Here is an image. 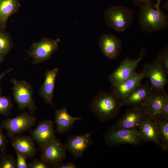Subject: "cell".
<instances>
[{"label": "cell", "mask_w": 168, "mask_h": 168, "mask_svg": "<svg viewBox=\"0 0 168 168\" xmlns=\"http://www.w3.org/2000/svg\"><path fill=\"white\" fill-rule=\"evenodd\" d=\"M17 158L16 160L17 168H27L28 165L26 163V157L16 151Z\"/></svg>", "instance_id": "f1b7e54d"}, {"label": "cell", "mask_w": 168, "mask_h": 168, "mask_svg": "<svg viewBox=\"0 0 168 168\" xmlns=\"http://www.w3.org/2000/svg\"><path fill=\"white\" fill-rule=\"evenodd\" d=\"M141 72L144 78L149 79L154 90L166 92L165 87L168 82V74L157 57L152 62L146 63Z\"/></svg>", "instance_id": "52a82bcc"}, {"label": "cell", "mask_w": 168, "mask_h": 168, "mask_svg": "<svg viewBox=\"0 0 168 168\" xmlns=\"http://www.w3.org/2000/svg\"><path fill=\"white\" fill-rule=\"evenodd\" d=\"M138 130L142 141L153 142L162 148L157 124L146 112L141 119Z\"/></svg>", "instance_id": "7c38bea8"}, {"label": "cell", "mask_w": 168, "mask_h": 168, "mask_svg": "<svg viewBox=\"0 0 168 168\" xmlns=\"http://www.w3.org/2000/svg\"><path fill=\"white\" fill-rule=\"evenodd\" d=\"M156 122L159 137L164 151H168V119L155 115L152 118Z\"/></svg>", "instance_id": "603a6c76"}, {"label": "cell", "mask_w": 168, "mask_h": 168, "mask_svg": "<svg viewBox=\"0 0 168 168\" xmlns=\"http://www.w3.org/2000/svg\"><path fill=\"white\" fill-rule=\"evenodd\" d=\"M16 168V160L12 156L5 153L0 155V168Z\"/></svg>", "instance_id": "484cf974"}, {"label": "cell", "mask_w": 168, "mask_h": 168, "mask_svg": "<svg viewBox=\"0 0 168 168\" xmlns=\"http://www.w3.org/2000/svg\"><path fill=\"white\" fill-rule=\"evenodd\" d=\"M41 149V160L50 166L54 167L65 159L67 149L65 145L56 138Z\"/></svg>", "instance_id": "30bf717a"}, {"label": "cell", "mask_w": 168, "mask_h": 168, "mask_svg": "<svg viewBox=\"0 0 168 168\" xmlns=\"http://www.w3.org/2000/svg\"><path fill=\"white\" fill-rule=\"evenodd\" d=\"M60 41L59 39L44 37L33 43L27 52L28 56L32 59V63L37 64L48 60L57 49Z\"/></svg>", "instance_id": "8992f818"}, {"label": "cell", "mask_w": 168, "mask_h": 168, "mask_svg": "<svg viewBox=\"0 0 168 168\" xmlns=\"http://www.w3.org/2000/svg\"><path fill=\"white\" fill-rule=\"evenodd\" d=\"M13 106V103L10 97L0 95V114L5 117L10 115L11 110Z\"/></svg>", "instance_id": "d4e9b609"}, {"label": "cell", "mask_w": 168, "mask_h": 168, "mask_svg": "<svg viewBox=\"0 0 168 168\" xmlns=\"http://www.w3.org/2000/svg\"><path fill=\"white\" fill-rule=\"evenodd\" d=\"M104 17L108 26L117 32H122L131 25L134 16L131 9L117 5L110 7L106 9Z\"/></svg>", "instance_id": "3957f363"}, {"label": "cell", "mask_w": 168, "mask_h": 168, "mask_svg": "<svg viewBox=\"0 0 168 168\" xmlns=\"http://www.w3.org/2000/svg\"><path fill=\"white\" fill-rule=\"evenodd\" d=\"M54 167L57 168H78L73 163L68 162L67 163H60L56 165Z\"/></svg>", "instance_id": "1f68e13d"}, {"label": "cell", "mask_w": 168, "mask_h": 168, "mask_svg": "<svg viewBox=\"0 0 168 168\" xmlns=\"http://www.w3.org/2000/svg\"><path fill=\"white\" fill-rule=\"evenodd\" d=\"M146 112L144 107L128 108L124 114L109 128L138 130L141 119Z\"/></svg>", "instance_id": "8fae6325"}, {"label": "cell", "mask_w": 168, "mask_h": 168, "mask_svg": "<svg viewBox=\"0 0 168 168\" xmlns=\"http://www.w3.org/2000/svg\"><path fill=\"white\" fill-rule=\"evenodd\" d=\"M141 72H136L126 80L116 84H111L112 92L122 102L141 83L144 78Z\"/></svg>", "instance_id": "5bb4252c"}, {"label": "cell", "mask_w": 168, "mask_h": 168, "mask_svg": "<svg viewBox=\"0 0 168 168\" xmlns=\"http://www.w3.org/2000/svg\"><path fill=\"white\" fill-rule=\"evenodd\" d=\"M6 54L0 53V64L3 60Z\"/></svg>", "instance_id": "e575fe53"}, {"label": "cell", "mask_w": 168, "mask_h": 168, "mask_svg": "<svg viewBox=\"0 0 168 168\" xmlns=\"http://www.w3.org/2000/svg\"><path fill=\"white\" fill-rule=\"evenodd\" d=\"M35 120V117L25 111L14 118L2 121L0 125L6 130L8 137L12 138L30 129Z\"/></svg>", "instance_id": "ba28073f"}, {"label": "cell", "mask_w": 168, "mask_h": 168, "mask_svg": "<svg viewBox=\"0 0 168 168\" xmlns=\"http://www.w3.org/2000/svg\"><path fill=\"white\" fill-rule=\"evenodd\" d=\"M81 119V118L76 117L70 115L65 107L56 110L55 111V121L57 130L60 133L69 131L76 121Z\"/></svg>", "instance_id": "ffe728a7"}, {"label": "cell", "mask_w": 168, "mask_h": 168, "mask_svg": "<svg viewBox=\"0 0 168 168\" xmlns=\"http://www.w3.org/2000/svg\"><path fill=\"white\" fill-rule=\"evenodd\" d=\"M155 115L168 119V96L167 93L165 95L164 101L160 112Z\"/></svg>", "instance_id": "83f0119b"}, {"label": "cell", "mask_w": 168, "mask_h": 168, "mask_svg": "<svg viewBox=\"0 0 168 168\" xmlns=\"http://www.w3.org/2000/svg\"><path fill=\"white\" fill-rule=\"evenodd\" d=\"M89 132L78 136H72L67 139L65 145L75 158L81 157L88 147L94 142Z\"/></svg>", "instance_id": "9a60e30c"}, {"label": "cell", "mask_w": 168, "mask_h": 168, "mask_svg": "<svg viewBox=\"0 0 168 168\" xmlns=\"http://www.w3.org/2000/svg\"><path fill=\"white\" fill-rule=\"evenodd\" d=\"M12 47L11 36L4 30L0 29V53L6 55L11 51Z\"/></svg>", "instance_id": "cb8c5ba5"}, {"label": "cell", "mask_w": 168, "mask_h": 168, "mask_svg": "<svg viewBox=\"0 0 168 168\" xmlns=\"http://www.w3.org/2000/svg\"><path fill=\"white\" fill-rule=\"evenodd\" d=\"M161 0H157V3L156 6V8H159V6Z\"/></svg>", "instance_id": "d590c367"}, {"label": "cell", "mask_w": 168, "mask_h": 168, "mask_svg": "<svg viewBox=\"0 0 168 168\" xmlns=\"http://www.w3.org/2000/svg\"><path fill=\"white\" fill-rule=\"evenodd\" d=\"M140 7L139 22L142 30L151 33L167 27L168 16L159 8L154 9L152 3Z\"/></svg>", "instance_id": "7a4b0ae2"}, {"label": "cell", "mask_w": 168, "mask_h": 168, "mask_svg": "<svg viewBox=\"0 0 168 168\" xmlns=\"http://www.w3.org/2000/svg\"><path fill=\"white\" fill-rule=\"evenodd\" d=\"M166 93L154 90L144 105L146 112L152 118L160 112L164 103Z\"/></svg>", "instance_id": "7402d4cb"}, {"label": "cell", "mask_w": 168, "mask_h": 168, "mask_svg": "<svg viewBox=\"0 0 168 168\" xmlns=\"http://www.w3.org/2000/svg\"><path fill=\"white\" fill-rule=\"evenodd\" d=\"M12 68H10L4 72L0 73V82L2 78L4 77L7 73L12 70ZM2 92V89L0 84V93Z\"/></svg>", "instance_id": "836d02e7"}, {"label": "cell", "mask_w": 168, "mask_h": 168, "mask_svg": "<svg viewBox=\"0 0 168 168\" xmlns=\"http://www.w3.org/2000/svg\"><path fill=\"white\" fill-rule=\"evenodd\" d=\"M21 6L19 0H0V29L4 30L9 18Z\"/></svg>", "instance_id": "44dd1931"}, {"label": "cell", "mask_w": 168, "mask_h": 168, "mask_svg": "<svg viewBox=\"0 0 168 168\" xmlns=\"http://www.w3.org/2000/svg\"><path fill=\"white\" fill-rule=\"evenodd\" d=\"M32 138L29 136H15L12 138L11 144L15 151L26 158H31L35 155L36 149Z\"/></svg>", "instance_id": "d6986e66"}, {"label": "cell", "mask_w": 168, "mask_h": 168, "mask_svg": "<svg viewBox=\"0 0 168 168\" xmlns=\"http://www.w3.org/2000/svg\"><path fill=\"white\" fill-rule=\"evenodd\" d=\"M122 106L121 101L112 92L100 91L94 96L90 108L101 122L116 118Z\"/></svg>", "instance_id": "6da1fadb"}, {"label": "cell", "mask_w": 168, "mask_h": 168, "mask_svg": "<svg viewBox=\"0 0 168 168\" xmlns=\"http://www.w3.org/2000/svg\"><path fill=\"white\" fill-rule=\"evenodd\" d=\"M153 91L149 82L141 83L121 102V105L130 107H144Z\"/></svg>", "instance_id": "4fadbf2b"}, {"label": "cell", "mask_w": 168, "mask_h": 168, "mask_svg": "<svg viewBox=\"0 0 168 168\" xmlns=\"http://www.w3.org/2000/svg\"><path fill=\"white\" fill-rule=\"evenodd\" d=\"M0 127V151L2 154L5 153L7 150V140L5 135L3 133L2 129Z\"/></svg>", "instance_id": "4dcf8cb0"}, {"label": "cell", "mask_w": 168, "mask_h": 168, "mask_svg": "<svg viewBox=\"0 0 168 168\" xmlns=\"http://www.w3.org/2000/svg\"><path fill=\"white\" fill-rule=\"evenodd\" d=\"M103 137L105 144L111 147L125 144L139 146L143 142L138 130L109 128Z\"/></svg>", "instance_id": "5b68a950"}, {"label": "cell", "mask_w": 168, "mask_h": 168, "mask_svg": "<svg viewBox=\"0 0 168 168\" xmlns=\"http://www.w3.org/2000/svg\"><path fill=\"white\" fill-rule=\"evenodd\" d=\"M157 57L159 60L164 69L168 74V46H166L159 53Z\"/></svg>", "instance_id": "4316f807"}, {"label": "cell", "mask_w": 168, "mask_h": 168, "mask_svg": "<svg viewBox=\"0 0 168 168\" xmlns=\"http://www.w3.org/2000/svg\"><path fill=\"white\" fill-rule=\"evenodd\" d=\"M98 45L104 54L111 59H116L122 49L120 40L112 34L102 35L99 41Z\"/></svg>", "instance_id": "2e32d148"}, {"label": "cell", "mask_w": 168, "mask_h": 168, "mask_svg": "<svg viewBox=\"0 0 168 168\" xmlns=\"http://www.w3.org/2000/svg\"><path fill=\"white\" fill-rule=\"evenodd\" d=\"M28 167L30 168H47L50 166L42 161L35 159L27 164Z\"/></svg>", "instance_id": "f546056e"}, {"label": "cell", "mask_w": 168, "mask_h": 168, "mask_svg": "<svg viewBox=\"0 0 168 168\" xmlns=\"http://www.w3.org/2000/svg\"><path fill=\"white\" fill-rule=\"evenodd\" d=\"M137 6L140 7L146 4L152 3V0H133Z\"/></svg>", "instance_id": "d6a6232c"}, {"label": "cell", "mask_w": 168, "mask_h": 168, "mask_svg": "<svg viewBox=\"0 0 168 168\" xmlns=\"http://www.w3.org/2000/svg\"><path fill=\"white\" fill-rule=\"evenodd\" d=\"M146 52V49L144 48H142L137 59H133L127 57L121 61L118 67L109 77V79L111 84L119 83L135 73L136 68Z\"/></svg>", "instance_id": "9c48e42d"}, {"label": "cell", "mask_w": 168, "mask_h": 168, "mask_svg": "<svg viewBox=\"0 0 168 168\" xmlns=\"http://www.w3.org/2000/svg\"><path fill=\"white\" fill-rule=\"evenodd\" d=\"M59 72L55 68L48 70L45 72V79L42 86L39 88L38 93L47 104L53 107V97L55 80Z\"/></svg>", "instance_id": "ac0fdd59"}, {"label": "cell", "mask_w": 168, "mask_h": 168, "mask_svg": "<svg viewBox=\"0 0 168 168\" xmlns=\"http://www.w3.org/2000/svg\"><path fill=\"white\" fill-rule=\"evenodd\" d=\"M33 139L41 148L55 138L53 122L45 119L40 122L31 132Z\"/></svg>", "instance_id": "e0dca14e"}, {"label": "cell", "mask_w": 168, "mask_h": 168, "mask_svg": "<svg viewBox=\"0 0 168 168\" xmlns=\"http://www.w3.org/2000/svg\"><path fill=\"white\" fill-rule=\"evenodd\" d=\"M13 84L12 88L14 100L21 110L27 108L30 114H33L36 106L33 97L34 90L31 85L24 80L19 81L11 79Z\"/></svg>", "instance_id": "277c9868"}]
</instances>
